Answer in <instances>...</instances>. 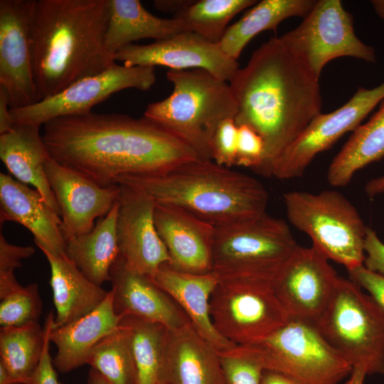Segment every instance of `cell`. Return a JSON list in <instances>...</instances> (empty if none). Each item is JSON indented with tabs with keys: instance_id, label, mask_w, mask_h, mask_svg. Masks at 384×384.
I'll list each match as a JSON object with an SVG mask.
<instances>
[{
	"instance_id": "6da1fadb",
	"label": "cell",
	"mask_w": 384,
	"mask_h": 384,
	"mask_svg": "<svg viewBox=\"0 0 384 384\" xmlns=\"http://www.w3.org/2000/svg\"><path fill=\"white\" fill-rule=\"evenodd\" d=\"M52 159L102 186L124 176L156 175L199 159L187 144L144 116L111 113L64 116L43 124Z\"/></svg>"
},
{
	"instance_id": "7a4b0ae2",
	"label": "cell",
	"mask_w": 384,
	"mask_h": 384,
	"mask_svg": "<svg viewBox=\"0 0 384 384\" xmlns=\"http://www.w3.org/2000/svg\"><path fill=\"white\" fill-rule=\"evenodd\" d=\"M319 78L287 32L263 43L229 82L235 123L250 126L265 142L256 173L271 176L274 161L321 112Z\"/></svg>"
},
{
	"instance_id": "3957f363",
	"label": "cell",
	"mask_w": 384,
	"mask_h": 384,
	"mask_svg": "<svg viewBox=\"0 0 384 384\" xmlns=\"http://www.w3.org/2000/svg\"><path fill=\"white\" fill-rule=\"evenodd\" d=\"M110 0H32L30 39L38 101L115 63L105 48Z\"/></svg>"
},
{
	"instance_id": "277c9868",
	"label": "cell",
	"mask_w": 384,
	"mask_h": 384,
	"mask_svg": "<svg viewBox=\"0 0 384 384\" xmlns=\"http://www.w3.org/2000/svg\"><path fill=\"white\" fill-rule=\"evenodd\" d=\"M117 184L180 206L215 227L257 218L267 213L269 200L257 178L213 160L196 159L156 175L124 176Z\"/></svg>"
},
{
	"instance_id": "5b68a950",
	"label": "cell",
	"mask_w": 384,
	"mask_h": 384,
	"mask_svg": "<svg viewBox=\"0 0 384 384\" xmlns=\"http://www.w3.org/2000/svg\"><path fill=\"white\" fill-rule=\"evenodd\" d=\"M173 91L149 104L144 117L171 132L201 160L211 161V145L222 121L235 118L238 105L229 82L202 69L169 70Z\"/></svg>"
},
{
	"instance_id": "8992f818",
	"label": "cell",
	"mask_w": 384,
	"mask_h": 384,
	"mask_svg": "<svg viewBox=\"0 0 384 384\" xmlns=\"http://www.w3.org/2000/svg\"><path fill=\"white\" fill-rule=\"evenodd\" d=\"M298 246L286 221L267 213L250 220L218 226L211 272L218 281H272Z\"/></svg>"
},
{
	"instance_id": "52a82bcc",
	"label": "cell",
	"mask_w": 384,
	"mask_h": 384,
	"mask_svg": "<svg viewBox=\"0 0 384 384\" xmlns=\"http://www.w3.org/2000/svg\"><path fill=\"white\" fill-rule=\"evenodd\" d=\"M315 325L352 368L384 374V309L350 279L338 277Z\"/></svg>"
},
{
	"instance_id": "ba28073f",
	"label": "cell",
	"mask_w": 384,
	"mask_h": 384,
	"mask_svg": "<svg viewBox=\"0 0 384 384\" xmlns=\"http://www.w3.org/2000/svg\"><path fill=\"white\" fill-rule=\"evenodd\" d=\"M292 225L306 233L312 246L347 270L363 265L368 227L356 208L341 193L292 191L283 195Z\"/></svg>"
},
{
	"instance_id": "9c48e42d",
	"label": "cell",
	"mask_w": 384,
	"mask_h": 384,
	"mask_svg": "<svg viewBox=\"0 0 384 384\" xmlns=\"http://www.w3.org/2000/svg\"><path fill=\"white\" fill-rule=\"evenodd\" d=\"M245 346L264 370L285 375L299 384H338L352 367L316 326L291 319L267 338Z\"/></svg>"
},
{
	"instance_id": "30bf717a",
	"label": "cell",
	"mask_w": 384,
	"mask_h": 384,
	"mask_svg": "<svg viewBox=\"0 0 384 384\" xmlns=\"http://www.w3.org/2000/svg\"><path fill=\"white\" fill-rule=\"evenodd\" d=\"M262 279L218 281L210 299L216 331L234 345L258 342L284 326L290 318L273 289Z\"/></svg>"
},
{
	"instance_id": "8fae6325",
	"label": "cell",
	"mask_w": 384,
	"mask_h": 384,
	"mask_svg": "<svg viewBox=\"0 0 384 384\" xmlns=\"http://www.w3.org/2000/svg\"><path fill=\"white\" fill-rule=\"evenodd\" d=\"M383 100L384 82L372 88L360 87L339 108L321 112L274 161L271 176L282 180L302 176L316 155L354 131Z\"/></svg>"
},
{
	"instance_id": "7c38bea8",
	"label": "cell",
	"mask_w": 384,
	"mask_h": 384,
	"mask_svg": "<svg viewBox=\"0 0 384 384\" xmlns=\"http://www.w3.org/2000/svg\"><path fill=\"white\" fill-rule=\"evenodd\" d=\"M156 82L154 67L119 65L82 79L58 94L20 109L11 110L15 124L41 126L57 117L85 114L119 91L150 89Z\"/></svg>"
},
{
	"instance_id": "4fadbf2b",
	"label": "cell",
	"mask_w": 384,
	"mask_h": 384,
	"mask_svg": "<svg viewBox=\"0 0 384 384\" xmlns=\"http://www.w3.org/2000/svg\"><path fill=\"white\" fill-rule=\"evenodd\" d=\"M288 33L319 77L329 62L341 57L370 63L377 60L374 48L356 35L353 16L340 0L316 1L302 23Z\"/></svg>"
},
{
	"instance_id": "5bb4252c",
	"label": "cell",
	"mask_w": 384,
	"mask_h": 384,
	"mask_svg": "<svg viewBox=\"0 0 384 384\" xmlns=\"http://www.w3.org/2000/svg\"><path fill=\"white\" fill-rule=\"evenodd\" d=\"M339 276L312 245H299L283 263L272 285L290 319L316 324L327 307Z\"/></svg>"
},
{
	"instance_id": "9a60e30c",
	"label": "cell",
	"mask_w": 384,
	"mask_h": 384,
	"mask_svg": "<svg viewBox=\"0 0 384 384\" xmlns=\"http://www.w3.org/2000/svg\"><path fill=\"white\" fill-rule=\"evenodd\" d=\"M113 59L128 67L164 66L171 70L202 69L227 82L240 68L238 60L228 57L219 43L188 31L150 44H129L114 53Z\"/></svg>"
},
{
	"instance_id": "2e32d148",
	"label": "cell",
	"mask_w": 384,
	"mask_h": 384,
	"mask_svg": "<svg viewBox=\"0 0 384 384\" xmlns=\"http://www.w3.org/2000/svg\"><path fill=\"white\" fill-rule=\"evenodd\" d=\"M32 0L0 1V87L11 110L38 102L30 39Z\"/></svg>"
},
{
	"instance_id": "e0dca14e",
	"label": "cell",
	"mask_w": 384,
	"mask_h": 384,
	"mask_svg": "<svg viewBox=\"0 0 384 384\" xmlns=\"http://www.w3.org/2000/svg\"><path fill=\"white\" fill-rule=\"evenodd\" d=\"M119 185L117 235L120 255L129 270L151 276L170 263L154 223L156 202L140 189Z\"/></svg>"
},
{
	"instance_id": "ac0fdd59",
	"label": "cell",
	"mask_w": 384,
	"mask_h": 384,
	"mask_svg": "<svg viewBox=\"0 0 384 384\" xmlns=\"http://www.w3.org/2000/svg\"><path fill=\"white\" fill-rule=\"evenodd\" d=\"M60 209L65 240L90 233L119 201V185L102 186L82 173L50 159L45 167Z\"/></svg>"
},
{
	"instance_id": "d6986e66",
	"label": "cell",
	"mask_w": 384,
	"mask_h": 384,
	"mask_svg": "<svg viewBox=\"0 0 384 384\" xmlns=\"http://www.w3.org/2000/svg\"><path fill=\"white\" fill-rule=\"evenodd\" d=\"M154 223L170 257L169 266L191 273L211 272L214 225L180 206L159 203Z\"/></svg>"
},
{
	"instance_id": "ffe728a7",
	"label": "cell",
	"mask_w": 384,
	"mask_h": 384,
	"mask_svg": "<svg viewBox=\"0 0 384 384\" xmlns=\"http://www.w3.org/2000/svg\"><path fill=\"white\" fill-rule=\"evenodd\" d=\"M110 276L117 314L159 323L170 331L191 322L177 303L149 276L129 270L120 254L110 269Z\"/></svg>"
},
{
	"instance_id": "44dd1931",
	"label": "cell",
	"mask_w": 384,
	"mask_h": 384,
	"mask_svg": "<svg viewBox=\"0 0 384 384\" xmlns=\"http://www.w3.org/2000/svg\"><path fill=\"white\" fill-rule=\"evenodd\" d=\"M18 223L33 235L44 252L66 255V240L61 230V218L41 194L11 175L0 174V222Z\"/></svg>"
},
{
	"instance_id": "7402d4cb",
	"label": "cell",
	"mask_w": 384,
	"mask_h": 384,
	"mask_svg": "<svg viewBox=\"0 0 384 384\" xmlns=\"http://www.w3.org/2000/svg\"><path fill=\"white\" fill-rule=\"evenodd\" d=\"M159 384H227L218 350L191 322L168 331Z\"/></svg>"
},
{
	"instance_id": "603a6c76",
	"label": "cell",
	"mask_w": 384,
	"mask_h": 384,
	"mask_svg": "<svg viewBox=\"0 0 384 384\" xmlns=\"http://www.w3.org/2000/svg\"><path fill=\"white\" fill-rule=\"evenodd\" d=\"M149 277L177 303L200 335L217 350L235 346L216 331L210 318V299L218 282L212 272H186L165 264Z\"/></svg>"
},
{
	"instance_id": "cb8c5ba5",
	"label": "cell",
	"mask_w": 384,
	"mask_h": 384,
	"mask_svg": "<svg viewBox=\"0 0 384 384\" xmlns=\"http://www.w3.org/2000/svg\"><path fill=\"white\" fill-rule=\"evenodd\" d=\"M122 317L114 311L110 290L103 302L90 313L63 326L52 327L50 341L57 348L53 358L55 368L66 373L86 364L91 349L118 328Z\"/></svg>"
},
{
	"instance_id": "d4e9b609",
	"label": "cell",
	"mask_w": 384,
	"mask_h": 384,
	"mask_svg": "<svg viewBox=\"0 0 384 384\" xmlns=\"http://www.w3.org/2000/svg\"><path fill=\"white\" fill-rule=\"evenodd\" d=\"M40 126L15 124L0 134V158L15 179L35 187L60 215V209L46 174L51 156L40 133Z\"/></svg>"
},
{
	"instance_id": "484cf974",
	"label": "cell",
	"mask_w": 384,
	"mask_h": 384,
	"mask_svg": "<svg viewBox=\"0 0 384 384\" xmlns=\"http://www.w3.org/2000/svg\"><path fill=\"white\" fill-rule=\"evenodd\" d=\"M43 254L51 270L50 284L56 311L53 328L90 313L106 299L109 292L88 279L67 255Z\"/></svg>"
},
{
	"instance_id": "4316f807",
	"label": "cell",
	"mask_w": 384,
	"mask_h": 384,
	"mask_svg": "<svg viewBox=\"0 0 384 384\" xmlns=\"http://www.w3.org/2000/svg\"><path fill=\"white\" fill-rule=\"evenodd\" d=\"M186 31L178 18H159L138 0H110V14L105 36V48L113 55L140 39L160 41Z\"/></svg>"
},
{
	"instance_id": "83f0119b",
	"label": "cell",
	"mask_w": 384,
	"mask_h": 384,
	"mask_svg": "<svg viewBox=\"0 0 384 384\" xmlns=\"http://www.w3.org/2000/svg\"><path fill=\"white\" fill-rule=\"evenodd\" d=\"M119 201L88 233L66 240V255L92 282L110 280V269L120 252L117 235Z\"/></svg>"
},
{
	"instance_id": "f1b7e54d",
	"label": "cell",
	"mask_w": 384,
	"mask_h": 384,
	"mask_svg": "<svg viewBox=\"0 0 384 384\" xmlns=\"http://www.w3.org/2000/svg\"><path fill=\"white\" fill-rule=\"evenodd\" d=\"M384 157V100L364 124H360L331 161L327 171L328 182L344 187L355 174Z\"/></svg>"
},
{
	"instance_id": "f546056e",
	"label": "cell",
	"mask_w": 384,
	"mask_h": 384,
	"mask_svg": "<svg viewBox=\"0 0 384 384\" xmlns=\"http://www.w3.org/2000/svg\"><path fill=\"white\" fill-rule=\"evenodd\" d=\"M315 0H262L257 1L238 21L225 31L219 45L230 58L238 60L247 44L258 33L275 30L285 19L304 18Z\"/></svg>"
},
{
	"instance_id": "4dcf8cb0",
	"label": "cell",
	"mask_w": 384,
	"mask_h": 384,
	"mask_svg": "<svg viewBox=\"0 0 384 384\" xmlns=\"http://www.w3.org/2000/svg\"><path fill=\"white\" fill-rule=\"evenodd\" d=\"M46 331L38 322L0 330V363L21 384H28L42 358Z\"/></svg>"
},
{
	"instance_id": "1f68e13d",
	"label": "cell",
	"mask_w": 384,
	"mask_h": 384,
	"mask_svg": "<svg viewBox=\"0 0 384 384\" xmlns=\"http://www.w3.org/2000/svg\"><path fill=\"white\" fill-rule=\"evenodd\" d=\"M120 323L129 334L139 384H159L169 330L161 324L130 315L122 316Z\"/></svg>"
},
{
	"instance_id": "d6a6232c",
	"label": "cell",
	"mask_w": 384,
	"mask_h": 384,
	"mask_svg": "<svg viewBox=\"0 0 384 384\" xmlns=\"http://www.w3.org/2000/svg\"><path fill=\"white\" fill-rule=\"evenodd\" d=\"M86 364L112 384H139L129 334L120 322L91 349Z\"/></svg>"
},
{
	"instance_id": "836d02e7",
	"label": "cell",
	"mask_w": 384,
	"mask_h": 384,
	"mask_svg": "<svg viewBox=\"0 0 384 384\" xmlns=\"http://www.w3.org/2000/svg\"><path fill=\"white\" fill-rule=\"evenodd\" d=\"M255 0H198L173 18L182 21L186 31L219 43L230 21L244 9L255 5Z\"/></svg>"
},
{
	"instance_id": "e575fe53",
	"label": "cell",
	"mask_w": 384,
	"mask_h": 384,
	"mask_svg": "<svg viewBox=\"0 0 384 384\" xmlns=\"http://www.w3.org/2000/svg\"><path fill=\"white\" fill-rule=\"evenodd\" d=\"M0 300L1 327L21 326L38 322L43 302L36 283L21 286Z\"/></svg>"
},
{
	"instance_id": "d590c367",
	"label": "cell",
	"mask_w": 384,
	"mask_h": 384,
	"mask_svg": "<svg viewBox=\"0 0 384 384\" xmlns=\"http://www.w3.org/2000/svg\"><path fill=\"white\" fill-rule=\"evenodd\" d=\"M227 384H260L264 368L244 346L218 351Z\"/></svg>"
},
{
	"instance_id": "8d00e7d4",
	"label": "cell",
	"mask_w": 384,
	"mask_h": 384,
	"mask_svg": "<svg viewBox=\"0 0 384 384\" xmlns=\"http://www.w3.org/2000/svg\"><path fill=\"white\" fill-rule=\"evenodd\" d=\"M34 252L32 246L11 244L0 233V299L21 287L14 271L22 266L23 260L31 257Z\"/></svg>"
},
{
	"instance_id": "74e56055",
	"label": "cell",
	"mask_w": 384,
	"mask_h": 384,
	"mask_svg": "<svg viewBox=\"0 0 384 384\" xmlns=\"http://www.w3.org/2000/svg\"><path fill=\"white\" fill-rule=\"evenodd\" d=\"M238 126L234 119H224L218 125L211 145L212 160L231 168L235 165Z\"/></svg>"
},
{
	"instance_id": "f35d334b",
	"label": "cell",
	"mask_w": 384,
	"mask_h": 384,
	"mask_svg": "<svg viewBox=\"0 0 384 384\" xmlns=\"http://www.w3.org/2000/svg\"><path fill=\"white\" fill-rule=\"evenodd\" d=\"M238 126L236 166L247 167L256 171L265 156V142L261 136L246 124Z\"/></svg>"
},
{
	"instance_id": "ab89813d",
	"label": "cell",
	"mask_w": 384,
	"mask_h": 384,
	"mask_svg": "<svg viewBox=\"0 0 384 384\" xmlns=\"http://www.w3.org/2000/svg\"><path fill=\"white\" fill-rule=\"evenodd\" d=\"M54 314L50 311L46 316L44 328L46 331V341L40 363L28 384H59L53 358L50 354V331L54 322Z\"/></svg>"
},
{
	"instance_id": "60d3db41",
	"label": "cell",
	"mask_w": 384,
	"mask_h": 384,
	"mask_svg": "<svg viewBox=\"0 0 384 384\" xmlns=\"http://www.w3.org/2000/svg\"><path fill=\"white\" fill-rule=\"evenodd\" d=\"M349 279L365 289L384 309V276L369 270L363 265L348 270Z\"/></svg>"
},
{
	"instance_id": "b9f144b4",
	"label": "cell",
	"mask_w": 384,
	"mask_h": 384,
	"mask_svg": "<svg viewBox=\"0 0 384 384\" xmlns=\"http://www.w3.org/2000/svg\"><path fill=\"white\" fill-rule=\"evenodd\" d=\"M363 265L370 271L384 276V243L377 233L368 227L364 242Z\"/></svg>"
},
{
	"instance_id": "7bdbcfd3",
	"label": "cell",
	"mask_w": 384,
	"mask_h": 384,
	"mask_svg": "<svg viewBox=\"0 0 384 384\" xmlns=\"http://www.w3.org/2000/svg\"><path fill=\"white\" fill-rule=\"evenodd\" d=\"M6 90L0 87V134L10 131L14 126Z\"/></svg>"
},
{
	"instance_id": "ee69618b",
	"label": "cell",
	"mask_w": 384,
	"mask_h": 384,
	"mask_svg": "<svg viewBox=\"0 0 384 384\" xmlns=\"http://www.w3.org/2000/svg\"><path fill=\"white\" fill-rule=\"evenodd\" d=\"M191 2V1L187 0H156L154 1V4L156 9L171 13L176 16L183 11Z\"/></svg>"
},
{
	"instance_id": "f6af8a7d",
	"label": "cell",
	"mask_w": 384,
	"mask_h": 384,
	"mask_svg": "<svg viewBox=\"0 0 384 384\" xmlns=\"http://www.w3.org/2000/svg\"><path fill=\"white\" fill-rule=\"evenodd\" d=\"M260 384H299L289 377L282 373L264 370L262 374Z\"/></svg>"
},
{
	"instance_id": "bcb514c9",
	"label": "cell",
	"mask_w": 384,
	"mask_h": 384,
	"mask_svg": "<svg viewBox=\"0 0 384 384\" xmlns=\"http://www.w3.org/2000/svg\"><path fill=\"white\" fill-rule=\"evenodd\" d=\"M364 191L370 198L384 194V173L368 180L365 184Z\"/></svg>"
},
{
	"instance_id": "7dc6e473",
	"label": "cell",
	"mask_w": 384,
	"mask_h": 384,
	"mask_svg": "<svg viewBox=\"0 0 384 384\" xmlns=\"http://www.w3.org/2000/svg\"><path fill=\"white\" fill-rule=\"evenodd\" d=\"M366 372L361 368H353L349 378L344 384H363Z\"/></svg>"
},
{
	"instance_id": "c3c4849f",
	"label": "cell",
	"mask_w": 384,
	"mask_h": 384,
	"mask_svg": "<svg viewBox=\"0 0 384 384\" xmlns=\"http://www.w3.org/2000/svg\"><path fill=\"white\" fill-rule=\"evenodd\" d=\"M87 384H112L104 377H102L97 370L91 368L87 375Z\"/></svg>"
},
{
	"instance_id": "681fc988",
	"label": "cell",
	"mask_w": 384,
	"mask_h": 384,
	"mask_svg": "<svg viewBox=\"0 0 384 384\" xmlns=\"http://www.w3.org/2000/svg\"><path fill=\"white\" fill-rule=\"evenodd\" d=\"M0 384H21L14 379L0 363Z\"/></svg>"
},
{
	"instance_id": "f907efd6",
	"label": "cell",
	"mask_w": 384,
	"mask_h": 384,
	"mask_svg": "<svg viewBox=\"0 0 384 384\" xmlns=\"http://www.w3.org/2000/svg\"><path fill=\"white\" fill-rule=\"evenodd\" d=\"M370 4L375 14L384 20V0H372Z\"/></svg>"
}]
</instances>
